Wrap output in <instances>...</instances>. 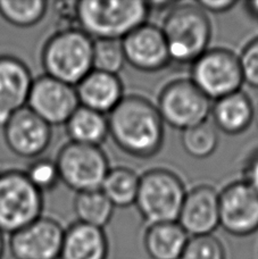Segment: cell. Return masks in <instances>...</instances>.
Here are the masks:
<instances>
[{"label":"cell","instance_id":"e575fe53","mask_svg":"<svg viewBox=\"0 0 258 259\" xmlns=\"http://www.w3.org/2000/svg\"><path fill=\"white\" fill-rule=\"evenodd\" d=\"M254 122L258 128V103L256 106H254Z\"/></svg>","mask_w":258,"mask_h":259},{"label":"cell","instance_id":"e0dca14e","mask_svg":"<svg viewBox=\"0 0 258 259\" xmlns=\"http://www.w3.org/2000/svg\"><path fill=\"white\" fill-rule=\"evenodd\" d=\"M33 80L20 58L0 55V109L14 114L25 107Z\"/></svg>","mask_w":258,"mask_h":259},{"label":"cell","instance_id":"7c38bea8","mask_svg":"<svg viewBox=\"0 0 258 259\" xmlns=\"http://www.w3.org/2000/svg\"><path fill=\"white\" fill-rule=\"evenodd\" d=\"M3 136L14 155L25 159H38L50 147L53 127L25 106L12 115L3 128Z\"/></svg>","mask_w":258,"mask_h":259},{"label":"cell","instance_id":"7a4b0ae2","mask_svg":"<svg viewBox=\"0 0 258 259\" xmlns=\"http://www.w3.org/2000/svg\"><path fill=\"white\" fill-rule=\"evenodd\" d=\"M151 8L145 0H81L76 26L92 40L122 41L147 23Z\"/></svg>","mask_w":258,"mask_h":259},{"label":"cell","instance_id":"ac0fdd59","mask_svg":"<svg viewBox=\"0 0 258 259\" xmlns=\"http://www.w3.org/2000/svg\"><path fill=\"white\" fill-rule=\"evenodd\" d=\"M108 253L104 229L75 222L65 230L59 259H107Z\"/></svg>","mask_w":258,"mask_h":259},{"label":"cell","instance_id":"83f0119b","mask_svg":"<svg viewBox=\"0 0 258 259\" xmlns=\"http://www.w3.org/2000/svg\"><path fill=\"white\" fill-rule=\"evenodd\" d=\"M180 259H227L224 244L214 234L190 237Z\"/></svg>","mask_w":258,"mask_h":259},{"label":"cell","instance_id":"484cf974","mask_svg":"<svg viewBox=\"0 0 258 259\" xmlns=\"http://www.w3.org/2000/svg\"><path fill=\"white\" fill-rule=\"evenodd\" d=\"M126 64L121 41L95 40L94 69L118 75Z\"/></svg>","mask_w":258,"mask_h":259},{"label":"cell","instance_id":"ba28073f","mask_svg":"<svg viewBox=\"0 0 258 259\" xmlns=\"http://www.w3.org/2000/svg\"><path fill=\"white\" fill-rule=\"evenodd\" d=\"M156 107L164 124L186 131L207 122L211 110V100L190 78H177L163 87Z\"/></svg>","mask_w":258,"mask_h":259},{"label":"cell","instance_id":"2e32d148","mask_svg":"<svg viewBox=\"0 0 258 259\" xmlns=\"http://www.w3.org/2000/svg\"><path fill=\"white\" fill-rule=\"evenodd\" d=\"M80 106L101 114H109L124 98V87L118 75L92 71L75 85Z\"/></svg>","mask_w":258,"mask_h":259},{"label":"cell","instance_id":"6da1fadb","mask_svg":"<svg viewBox=\"0 0 258 259\" xmlns=\"http://www.w3.org/2000/svg\"><path fill=\"white\" fill-rule=\"evenodd\" d=\"M164 122L156 105L140 95L124 96L108 114L109 136L128 156L148 159L162 149Z\"/></svg>","mask_w":258,"mask_h":259},{"label":"cell","instance_id":"5b68a950","mask_svg":"<svg viewBox=\"0 0 258 259\" xmlns=\"http://www.w3.org/2000/svg\"><path fill=\"white\" fill-rule=\"evenodd\" d=\"M187 192L177 173L167 168H151L140 175L135 205L148 225L178 222Z\"/></svg>","mask_w":258,"mask_h":259},{"label":"cell","instance_id":"7402d4cb","mask_svg":"<svg viewBox=\"0 0 258 259\" xmlns=\"http://www.w3.org/2000/svg\"><path fill=\"white\" fill-rule=\"evenodd\" d=\"M140 175L135 170L124 166H116L108 170L100 190L115 208H126L136 203Z\"/></svg>","mask_w":258,"mask_h":259},{"label":"cell","instance_id":"d4e9b609","mask_svg":"<svg viewBox=\"0 0 258 259\" xmlns=\"http://www.w3.org/2000/svg\"><path fill=\"white\" fill-rule=\"evenodd\" d=\"M219 131L214 124L201 123L182 131L181 142L183 150L196 159L208 158L219 147Z\"/></svg>","mask_w":258,"mask_h":259},{"label":"cell","instance_id":"4316f807","mask_svg":"<svg viewBox=\"0 0 258 259\" xmlns=\"http://www.w3.org/2000/svg\"><path fill=\"white\" fill-rule=\"evenodd\" d=\"M26 178L41 193L55 190L61 183L56 161L47 158H38L25 170Z\"/></svg>","mask_w":258,"mask_h":259},{"label":"cell","instance_id":"603a6c76","mask_svg":"<svg viewBox=\"0 0 258 259\" xmlns=\"http://www.w3.org/2000/svg\"><path fill=\"white\" fill-rule=\"evenodd\" d=\"M73 210L77 221L95 228L104 229L112 221L115 207L101 190L76 193Z\"/></svg>","mask_w":258,"mask_h":259},{"label":"cell","instance_id":"8fae6325","mask_svg":"<svg viewBox=\"0 0 258 259\" xmlns=\"http://www.w3.org/2000/svg\"><path fill=\"white\" fill-rule=\"evenodd\" d=\"M220 226L225 232L245 238L258 231V192L242 180L229 183L219 192Z\"/></svg>","mask_w":258,"mask_h":259},{"label":"cell","instance_id":"d6a6232c","mask_svg":"<svg viewBox=\"0 0 258 259\" xmlns=\"http://www.w3.org/2000/svg\"><path fill=\"white\" fill-rule=\"evenodd\" d=\"M245 7L251 17L258 20V2H248L245 4Z\"/></svg>","mask_w":258,"mask_h":259},{"label":"cell","instance_id":"4fadbf2b","mask_svg":"<svg viewBox=\"0 0 258 259\" xmlns=\"http://www.w3.org/2000/svg\"><path fill=\"white\" fill-rule=\"evenodd\" d=\"M64 233L59 222L41 216L11 234L9 250L15 259H59Z\"/></svg>","mask_w":258,"mask_h":259},{"label":"cell","instance_id":"277c9868","mask_svg":"<svg viewBox=\"0 0 258 259\" xmlns=\"http://www.w3.org/2000/svg\"><path fill=\"white\" fill-rule=\"evenodd\" d=\"M94 42L79 27L56 32L41 52L46 75L73 87L79 84L94 69Z\"/></svg>","mask_w":258,"mask_h":259},{"label":"cell","instance_id":"5bb4252c","mask_svg":"<svg viewBox=\"0 0 258 259\" xmlns=\"http://www.w3.org/2000/svg\"><path fill=\"white\" fill-rule=\"evenodd\" d=\"M121 44L125 62L137 71L156 73L172 63L162 29L151 23L137 27Z\"/></svg>","mask_w":258,"mask_h":259},{"label":"cell","instance_id":"f1b7e54d","mask_svg":"<svg viewBox=\"0 0 258 259\" xmlns=\"http://www.w3.org/2000/svg\"><path fill=\"white\" fill-rule=\"evenodd\" d=\"M238 57L243 83L258 89V36L245 46Z\"/></svg>","mask_w":258,"mask_h":259},{"label":"cell","instance_id":"1f68e13d","mask_svg":"<svg viewBox=\"0 0 258 259\" xmlns=\"http://www.w3.org/2000/svg\"><path fill=\"white\" fill-rule=\"evenodd\" d=\"M196 4L206 13L222 14L231 11L238 3L234 0H202Z\"/></svg>","mask_w":258,"mask_h":259},{"label":"cell","instance_id":"ffe728a7","mask_svg":"<svg viewBox=\"0 0 258 259\" xmlns=\"http://www.w3.org/2000/svg\"><path fill=\"white\" fill-rule=\"evenodd\" d=\"M189 238L178 222L150 224L144 234V247L151 259H180Z\"/></svg>","mask_w":258,"mask_h":259},{"label":"cell","instance_id":"3957f363","mask_svg":"<svg viewBox=\"0 0 258 259\" xmlns=\"http://www.w3.org/2000/svg\"><path fill=\"white\" fill-rule=\"evenodd\" d=\"M160 29L172 63L191 65L208 49L211 23L208 14L195 3H175L166 12Z\"/></svg>","mask_w":258,"mask_h":259},{"label":"cell","instance_id":"4dcf8cb0","mask_svg":"<svg viewBox=\"0 0 258 259\" xmlns=\"http://www.w3.org/2000/svg\"><path fill=\"white\" fill-rule=\"evenodd\" d=\"M76 8L77 2H61L55 4L54 12L59 21L66 23L65 29L77 27L76 25Z\"/></svg>","mask_w":258,"mask_h":259},{"label":"cell","instance_id":"cb8c5ba5","mask_svg":"<svg viewBox=\"0 0 258 259\" xmlns=\"http://www.w3.org/2000/svg\"><path fill=\"white\" fill-rule=\"evenodd\" d=\"M47 11L46 0H0V17L20 29L36 25L42 21Z\"/></svg>","mask_w":258,"mask_h":259},{"label":"cell","instance_id":"9a60e30c","mask_svg":"<svg viewBox=\"0 0 258 259\" xmlns=\"http://www.w3.org/2000/svg\"><path fill=\"white\" fill-rule=\"evenodd\" d=\"M178 223L189 237L213 234L220 226L219 192L208 184L189 190L184 198Z\"/></svg>","mask_w":258,"mask_h":259},{"label":"cell","instance_id":"836d02e7","mask_svg":"<svg viewBox=\"0 0 258 259\" xmlns=\"http://www.w3.org/2000/svg\"><path fill=\"white\" fill-rule=\"evenodd\" d=\"M5 250H6V241H5L4 233L0 231V259H4Z\"/></svg>","mask_w":258,"mask_h":259},{"label":"cell","instance_id":"f546056e","mask_svg":"<svg viewBox=\"0 0 258 259\" xmlns=\"http://www.w3.org/2000/svg\"><path fill=\"white\" fill-rule=\"evenodd\" d=\"M242 181L258 192V148L247 157L242 168Z\"/></svg>","mask_w":258,"mask_h":259},{"label":"cell","instance_id":"44dd1931","mask_svg":"<svg viewBox=\"0 0 258 259\" xmlns=\"http://www.w3.org/2000/svg\"><path fill=\"white\" fill-rule=\"evenodd\" d=\"M71 142L100 147L109 136L108 117L83 106H79L65 124Z\"/></svg>","mask_w":258,"mask_h":259},{"label":"cell","instance_id":"d6986e66","mask_svg":"<svg viewBox=\"0 0 258 259\" xmlns=\"http://www.w3.org/2000/svg\"><path fill=\"white\" fill-rule=\"evenodd\" d=\"M214 126L228 136H238L254 122V104L246 92H234L213 101L210 110Z\"/></svg>","mask_w":258,"mask_h":259},{"label":"cell","instance_id":"52a82bcc","mask_svg":"<svg viewBox=\"0 0 258 259\" xmlns=\"http://www.w3.org/2000/svg\"><path fill=\"white\" fill-rule=\"evenodd\" d=\"M56 165L61 182L76 193L100 190L109 161L100 147L67 142L58 151Z\"/></svg>","mask_w":258,"mask_h":259},{"label":"cell","instance_id":"30bf717a","mask_svg":"<svg viewBox=\"0 0 258 259\" xmlns=\"http://www.w3.org/2000/svg\"><path fill=\"white\" fill-rule=\"evenodd\" d=\"M79 106L75 87L46 74L33 80L26 104L52 127L65 125Z\"/></svg>","mask_w":258,"mask_h":259},{"label":"cell","instance_id":"8992f818","mask_svg":"<svg viewBox=\"0 0 258 259\" xmlns=\"http://www.w3.org/2000/svg\"><path fill=\"white\" fill-rule=\"evenodd\" d=\"M44 193L24 172L7 170L0 174V231L13 234L41 217Z\"/></svg>","mask_w":258,"mask_h":259},{"label":"cell","instance_id":"9c48e42d","mask_svg":"<svg viewBox=\"0 0 258 259\" xmlns=\"http://www.w3.org/2000/svg\"><path fill=\"white\" fill-rule=\"evenodd\" d=\"M190 80L211 101L240 91L243 77L238 55L228 48H208L191 64Z\"/></svg>","mask_w":258,"mask_h":259}]
</instances>
